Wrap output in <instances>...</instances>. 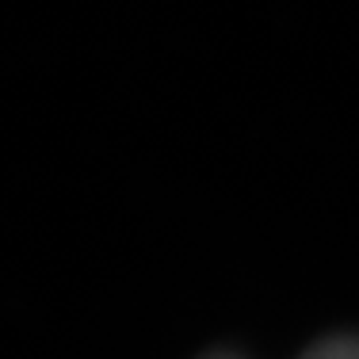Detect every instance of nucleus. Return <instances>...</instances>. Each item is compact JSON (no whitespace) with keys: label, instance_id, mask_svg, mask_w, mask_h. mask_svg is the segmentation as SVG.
Wrapping results in <instances>:
<instances>
[{"label":"nucleus","instance_id":"1","mask_svg":"<svg viewBox=\"0 0 359 359\" xmlns=\"http://www.w3.org/2000/svg\"><path fill=\"white\" fill-rule=\"evenodd\" d=\"M298 359H359V332H332L310 344Z\"/></svg>","mask_w":359,"mask_h":359},{"label":"nucleus","instance_id":"2","mask_svg":"<svg viewBox=\"0 0 359 359\" xmlns=\"http://www.w3.org/2000/svg\"><path fill=\"white\" fill-rule=\"evenodd\" d=\"M203 359H241V355H233V352H210V355H203Z\"/></svg>","mask_w":359,"mask_h":359}]
</instances>
